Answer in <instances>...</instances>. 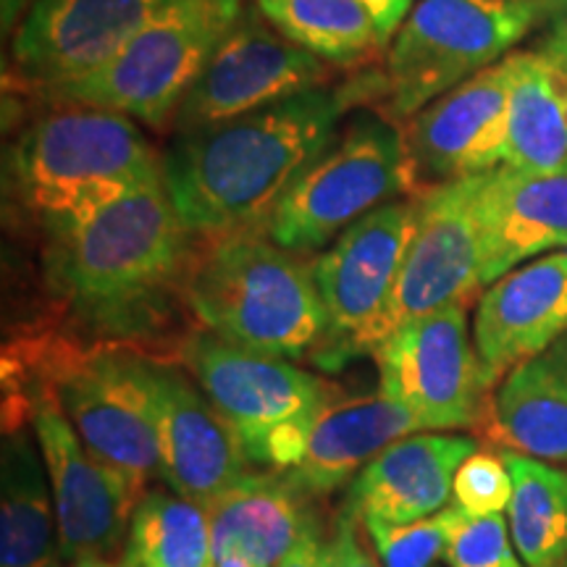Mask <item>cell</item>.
<instances>
[{"label": "cell", "instance_id": "6da1fadb", "mask_svg": "<svg viewBox=\"0 0 567 567\" xmlns=\"http://www.w3.org/2000/svg\"><path fill=\"white\" fill-rule=\"evenodd\" d=\"M386 92L384 74L302 92L268 109L174 134L163 182L193 237L266 229L302 168L329 145L352 103Z\"/></svg>", "mask_w": 567, "mask_h": 567}, {"label": "cell", "instance_id": "7a4b0ae2", "mask_svg": "<svg viewBox=\"0 0 567 567\" xmlns=\"http://www.w3.org/2000/svg\"><path fill=\"white\" fill-rule=\"evenodd\" d=\"M42 226L53 292L92 329L134 337L158 326L174 292H187L195 237L163 176Z\"/></svg>", "mask_w": 567, "mask_h": 567}, {"label": "cell", "instance_id": "3957f363", "mask_svg": "<svg viewBox=\"0 0 567 567\" xmlns=\"http://www.w3.org/2000/svg\"><path fill=\"white\" fill-rule=\"evenodd\" d=\"M184 300L208 334L271 358L318 354L329 329L313 266L264 229L210 239Z\"/></svg>", "mask_w": 567, "mask_h": 567}, {"label": "cell", "instance_id": "277c9868", "mask_svg": "<svg viewBox=\"0 0 567 567\" xmlns=\"http://www.w3.org/2000/svg\"><path fill=\"white\" fill-rule=\"evenodd\" d=\"M6 172L24 208L51 224L158 179L163 155L124 113L61 105L19 134Z\"/></svg>", "mask_w": 567, "mask_h": 567}, {"label": "cell", "instance_id": "5b68a950", "mask_svg": "<svg viewBox=\"0 0 567 567\" xmlns=\"http://www.w3.org/2000/svg\"><path fill=\"white\" fill-rule=\"evenodd\" d=\"M563 0H415L389 42L386 97L394 116L413 118L542 32Z\"/></svg>", "mask_w": 567, "mask_h": 567}, {"label": "cell", "instance_id": "8992f818", "mask_svg": "<svg viewBox=\"0 0 567 567\" xmlns=\"http://www.w3.org/2000/svg\"><path fill=\"white\" fill-rule=\"evenodd\" d=\"M245 6V0H176L109 66L42 92V97L59 105L124 113L153 130L172 126L176 109L200 80Z\"/></svg>", "mask_w": 567, "mask_h": 567}, {"label": "cell", "instance_id": "52a82bcc", "mask_svg": "<svg viewBox=\"0 0 567 567\" xmlns=\"http://www.w3.org/2000/svg\"><path fill=\"white\" fill-rule=\"evenodd\" d=\"M187 371L218 410L250 463L287 473L300 463L310 425L334 389L284 358L195 334L182 350Z\"/></svg>", "mask_w": 567, "mask_h": 567}, {"label": "cell", "instance_id": "ba28073f", "mask_svg": "<svg viewBox=\"0 0 567 567\" xmlns=\"http://www.w3.org/2000/svg\"><path fill=\"white\" fill-rule=\"evenodd\" d=\"M408 184L405 134L375 113H358L289 184L264 231L297 255L321 250Z\"/></svg>", "mask_w": 567, "mask_h": 567}, {"label": "cell", "instance_id": "9c48e42d", "mask_svg": "<svg viewBox=\"0 0 567 567\" xmlns=\"http://www.w3.org/2000/svg\"><path fill=\"white\" fill-rule=\"evenodd\" d=\"M471 302L415 318L373 350L379 389L413 410L423 431L473 429L492 405L484 363L467 331Z\"/></svg>", "mask_w": 567, "mask_h": 567}, {"label": "cell", "instance_id": "30bf717a", "mask_svg": "<svg viewBox=\"0 0 567 567\" xmlns=\"http://www.w3.org/2000/svg\"><path fill=\"white\" fill-rule=\"evenodd\" d=\"M478 176L425 187L415 229L384 313L360 339L354 354L373 352L400 326L452 302H473L481 284V239L476 224Z\"/></svg>", "mask_w": 567, "mask_h": 567}, {"label": "cell", "instance_id": "8fae6325", "mask_svg": "<svg viewBox=\"0 0 567 567\" xmlns=\"http://www.w3.org/2000/svg\"><path fill=\"white\" fill-rule=\"evenodd\" d=\"M331 63L287 40L252 3L234 21L210 55L200 80L172 118L174 134H187L247 116L302 92L329 87Z\"/></svg>", "mask_w": 567, "mask_h": 567}, {"label": "cell", "instance_id": "7c38bea8", "mask_svg": "<svg viewBox=\"0 0 567 567\" xmlns=\"http://www.w3.org/2000/svg\"><path fill=\"white\" fill-rule=\"evenodd\" d=\"M53 392L84 446L142 499L161 473L147 358L105 350L66 360L55 373Z\"/></svg>", "mask_w": 567, "mask_h": 567}, {"label": "cell", "instance_id": "4fadbf2b", "mask_svg": "<svg viewBox=\"0 0 567 567\" xmlns=\"http://www.w3.org/2000/svg\"><path fill=\"white\" fill-rule=\"evenodd\" d=\"M415 213L417 200L396 197L354 221L313 260L329 321L326 342L318 350L321 363H344L384 313L413 239Z\"/></svg>", "mask_w": 567, "mask_h": 567}, {"label": "cell", "instance_id": "5bb4252c", "mask_svg": "<svg viewBox=\"0 0 567 567\" xmlns=\"http://www.w3.org/2000/svg\"><path fill=\"white\" fill-rule=\"evenodd\" d=\"M176 0H32L13 32V66L30 87L51 92L116 59Z\"/></svg>", "mask_w": 567, "mask_h": 567}, {"label": "cell", "instance_id": "9a60e30c", "mask_svg": "<svg viewBox=\"0 0 567 567\" xmlns=\"http://www.w3.org/2000/svg\"><path fill=\"white\" fill-rule=\"evenodd\" d=\"M34 434L53 488L61 557L74 563L90 555H113L140 496L84 446L55 392H42L34 410Z\"/></svg>", "mask_w": 567, "mask_h": 567}, {"label": "cell", "instance_id": "2e32d148", "mask_svg": "<svg viewBox=\"0 0 567 567\" xmlns=\"http://www.w3.org/2000/svg\"><path fill=\"white\" fill-rule=\"evenodd\" d=\"M507 87L502 59L415 113L405 134L413 184L471 179L505 163Z\"/></svg>", "mask_w": 567, "mask_h": 567}, {"label": "cell", "instance_id": "e0dca14e", "mask_svg": "<svg viewBox=\"0 0 567 567\" xmlns=\"http://www.w3.org/2000/svg\"><path fill=\"white\" fill-rule=\"evenodd\" d=\"M161 476L174 494L208 507L250 465L237 436L203 389L179 368L147 360Z\"/></svg>", "mask_w": 567, "mask_h": 567}, {"label": "cell", "instance_id": "ac0fdd59", "mask_svg": "<svg viewBox=\"0 0 567 567\" xmlns=\"http://www.w3.org/2000/svg\"><path fill=\"white\" fill-rule=\"evenodd\" d=\"M567 331V252L517 266L488 284L476 305L473 342L488 386L542 354Z\"/></svg>", "mask_w": 567, "mask_h": 567}, {"label": "cell", "instance_id": "d6986e66", "mask_svg": "<svg viewBox=\"0 0 567 567\" xmlns=\"http://www.w3.org/2000/svg\"><path fill=\"white\" fill-rule=\"evenodd\" d=\"M476 224L481 284H494L536 255L567 247V166L555 172L499 166L478 176Z\"/></svg>", "mask_w": 567, "mask_h": 567}, {"label": "cell", "instance_id": "ffe728a7", "mask_svg": "<svg viewBox=\"0 0 567 567\" xmlns=\"http://www.w3.org/2000/svg\"><path fill=\"white\" fill-rule=\"evenodd\" d=\"M476 452L471 436L410 434L379 452L352 478L344 513L354 520L408 526L442 513L455 496L460 465Z\"/></svg>", "mask_w": 567, "mask_h": 567}, {"label": "cell", "instance_id": "44dd1931", "mask_svg": "<svg viewBox=\"0 0 567 567\" xmlns=\"http://www.w3.org/2000/svg\"><path fill=\"white\" fill-rule=\"evenodd\" d=\"M417 431H423V425L413 410L381 389L373 394L331 400L310 425L302 460L284 476L310 499L331 494L358 476L389 444Z\"/></svg>", "mask_w": 567, "mask_h": 567}, {"label": "cell", "instance_id": "7402d4cb", "mask_svg": "<svg viewBox=\"0 0 567 567\" xmlns=\"http://www.w3.org/2000/svg\"><path fill=\"white\" fill-rule=\"evenodd\" d=\"M310 496L284 473L245 471L216 496L205 513L213 557L243 555L255 567H279L310 528L318 526Z\"/></svg>", "mask_w": 567, "mask_h": 567}, {"label": "cell", "instance_id": "603a6c76", "mask_svg": "<svg viewBox=\"0 0 567 567\" xmlns=\"http://www.w3.org/2000/svg\"><path fill=\"white\" fill-rule=\"evenodd\" d=\"M484 423L496 444L547 463H567V331L507 373Z\"/></svg>", "mask_w": 567, "mask_h": 567}, {"label": "cell", "instance_id": "cb8c5ba5", "mask_svg": "<svg viewBox=\"0 0 567 567\" xmlns=\"http://www.w3.org/2000/svg\"><path fill=\"white\" fill-rule=\"evenodd\" d=\"M507 61V142L502 166L520 172L567 166V69L538 51H515Z\"/></svg>", "mask_w": 567, "mask_h": 567}, {"label": "cell", "instance_id": "d4e9b609", "mask_svg": "<svg viewBox=\"0 0 567 567\" xmlns=\"http://www.w3.org/2000/svg\"><path fill=\"white\" fill-rule=\"evenodd\" d=\"M48 467L24 431H6L0 465V567H53L59 520Z\"/></svg>", "mask_w": 567, "mask_h": 567}, {"label": "cell", "instance_id": "484cf974", "mask_svg": "<svg viewBox=\"0 0 567 567\" xmlns=\"http://www.w3.org/2000/svg\"><path fill=\"white\" fill-rule=\"evenodd\" d=\"M513 499L507 507V526L513 544L526 567L567 565V473L544 460L502 452Z\"/></svg>", "mask_w": 567, "mask_h": 567}, {"label": "cell", "instance_id": "4316f807", "mask_svg": "<svg viewBox=\"0 0 567 567\" xmlns=\"http://www.w3.org/2000/svg\"><path fill=\"white\" fill-rule=\"evenodd\" d=\"M295 45L331 66H358L386 48L373 13L360 0H250Z\"/></svg>", "mask_w": 567, "mask_h": 567}, {"label": "cell", "instance_id": "83f0119b", "mask_svg": "<svg viewBox=\"0 0 567 567\" xmlns=\"http://www.w3.org/2000/svg\"><path fill=\"white\" fill-rule=\"evenodd\" d=\"M124 559L132 567H216L205 507L168 492H145L134 507Z\"/></svg>", "mask_w": 567, "mask_h": 567}, {"label": "cell", "instance_id": "f1b7e54d", "mask_svg": "<svg viewBox=\"0 0 567 567\" xmlns=\"http://www.w3.org/2000/svg\"><path fill=\"white\" fill-rule=\"evenodd\" d=\"M463 517L465 513L460 507H446L408 526H389L381 520H365L363 526L371 534L373 549L384 567H431L444 557Z\"/></svg>", "mask_w": 567, "mask_h": 567}, {"label": "cell", "instance_id": "f546056e", "mask_svg": "<svg viewBox=\"0 0 567 567\" xmlns=\"http://www.w3.org/2000/svg\"><path fill=\"white\" fill-rule=\"evenodd\" d=\"M450 567H526L515 557L509 526L502 515L463 517L444 551Z\"/></svg>", "mask_w": 567, "mask_h": 567}, {"label": "cell", "instance_id": "4dcf8cb0", "mask_svg": "<svg viewBox=\"0 0 567 567\" xmlns=\"http://www.w3.org/2000/svg\"><path fill=\"white\" fill-rule=\"evenodd\" d=\"M513 499V476L505 460L492 452H473L455 476V505L467 517L502 515Z\"/></svg>", "mask_w": 567, "mask_h": 567}, {"label": "cell", "instance_id": "1f68e13d", "mask_svg": "<svg viewBox=\"0 0 567 567\" xmlns=\"http://www.w3.org/2000/svg\"><path fill=\"white\" fill-rule=\"evenodd\" d=\"M354 523L358 520L347 513H342V517L337 520L334 534L326 538V567H379L375 557L363 544V538H360Z\"/></svg>", "mask_w": 567, "mask_h": 567}, {"label": "cell", "instance_id": "d6a6232c", "mask_svg": "<svg viewBox=\"0 0 567 567\" xmlns=\"http://www.w3.org/2000/svg\"><path fill=\"white\" fill-rule=\"evenodd\" d=\"M534 51L547 55L549 61H555L557 66L567 69V0L551 13V19L542 27L538 32V42Z\"/></svg>", "mask_w": 567, "mask_h": 567}, {"label": "cell", "instance_id": "836d02e7", "mask_svg": "<svg viewBox=\"0 0 567 567\" xmlns=\"http://www.w3.org/2000/svg\"><path fill=\"white\" fill-rule=\"evenodd\" d=\"M360 3L373 13L381 38H384V42L389 45L396 30H400L402 21H405L410 9H413L415 0H360Z\"/></svg>", "mask_w": 567, "mask_h": 567}, {"label": "cell", "instance_id": "e575fe53", "mask_svg": "<svg viewBox=\"0 0 567 567\" xmlns=\"http://www.w3.org/2000/svg\"><path fill=\"white\" fill-rule=\"evenodd\" d=\"M326 538L321 536V526H313L300 538V544L284 557L279 567H326L323 563Z\"/></svg>", "mask_w": 567, "mask_h": 567}, {"label": "cell", "instance_id": "d590c367", "mask_svg": "<svg viewBox=\"0 0 567 567\" xmlns=\"http://www.w3.org/2000/svg\"><path fill=\"white\" fill-rule=\"evenodd\" d=\"M30 3L32 0H0V6H3V34L17 30L19 21L24 19L27 9H30Z\"/></svg>", "mask_w": 567, "mask_h": 567}, {"label": "cell", "instance_id": "8d00e7d4", "mask_svg": "<svg viewBox=\"0 0 567 567\" xmlns=\"http://www.w3.org/2000/svg\"><path fill=\"white\" fill-rule=\"evenodd\" d=\"M71 567H132L126 559H122V563H116V559L111 557H101V555H90V557H80L71 563Z\"/></svg>", "mask_w": 567, "mask_h": 567}, {"label": "cell", "instance_id": "74e56055", "mask_svg": "<svg viewBox=\"0 0 567 567\" xmlns=\"http://www.w3.org/2000/svg\"><path fill=\"white\" fill-rule=\"evenodd\" d=\"M216 567H255V565L243 555H234V551H229V555L216 557Z\"/></svg>", "mask_w": 567, "mask_h": 567}, {"label": "cell", "instance_id": "f35d334b", "mask_svg": "<svg viewBox=\"0 0 567 567\" xmlns=\"http://www.w3.org/2000/svg\"><path fill=\"white\" fill-rule=\"evenodd\" d=\"M53 567H59V565H53Z\"/></svg>", "mask_w": 567, "mask_h": 567}, {"label": "cell", "instance_id": "ab89813d", "mask_svg": "<svg viewBox=\"0 0 567 567\" xmlns=\"http://www.w3.org/2000/svg\"><path fill=\"white\" fill-rule=\"evenodd\" d=\"M565 567H567V565H565Z\"/></svg>", "mask_w": 567, "mask_h": 567}]
</instances>
